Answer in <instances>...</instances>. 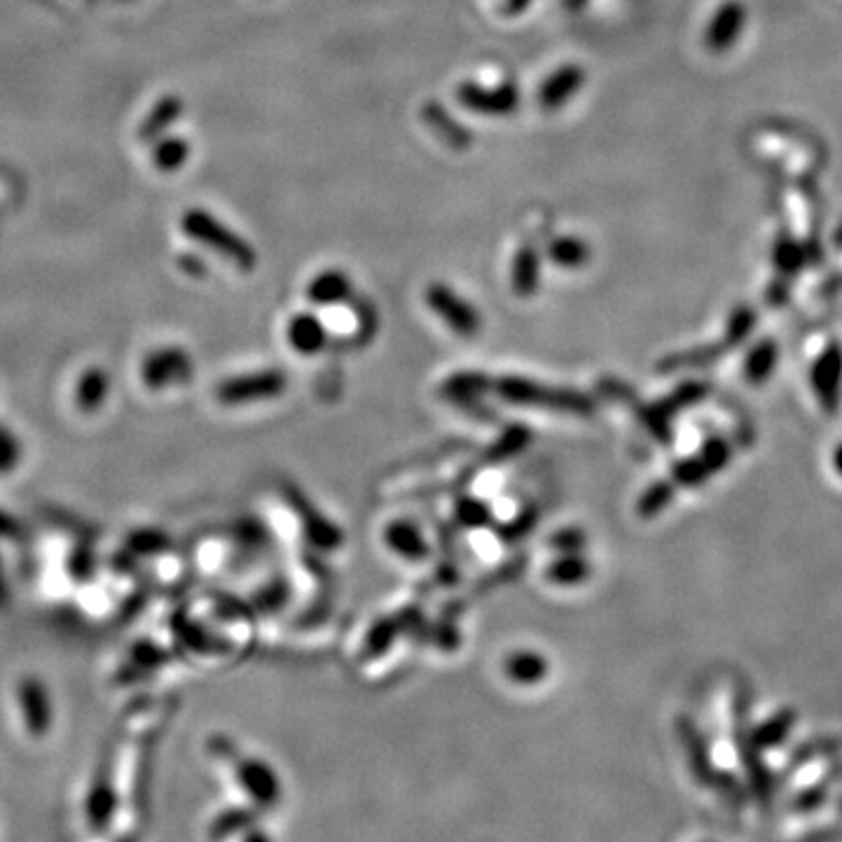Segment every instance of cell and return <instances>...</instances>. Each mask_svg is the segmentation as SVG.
Masks as SVG:
<instances>
[{"mask_svg":"<svg viewBox=\"0 0 842 842\" xmlns=\"http://www.w3.org/2000/svg\"><path fill=\"white\" fill-rule=\"evenodd\" d=\"M492 392L506 403L524 405V408L553 410L557 414L590 417L592 410H595V403H592L585 394L571 392V388L541 384L534 380H524V377L494 380Z\"/></svg>","mask_w":842,"mask_h":842,"instance_id":"1","label":"cell"},{"mask_svg":"<svg viewBox=\"0 0 842 842\" xmlns=\"http://www.w3.org/2000/svg\"><path fill=\"white\" fill-rule=\"evenodd\" d=\"M181 227L187 237H193L201 246L211 248V251H215L218 256L227 258L234 268H239L242 272L256 270L258 256L253 251V246L246 239H242L239 234L230 230L225 223L218 221L213 213L205 209H190L187 213H183Z\"/></svg>","mask_w":842,"mask_h":842,"instance_id":"2","label":"cell"},{"mask_svg":"<svg viewBox=\"0 0 842 842\" xmlns=\"http://www.w3.org/2000/svg\"><path fill=\"white\" fill-rule=\"evenodd\" d=\"M426 307L438 317L449 331H455L461 337H475L482 327V317L473 302H468L463 295L455 288H449L443 281H435L424 290Z\"/></svg>","mask_w":842,"mask_h":842,"instance_id":"3","label":"cell"},{"mask_svg":"<svg viewBox=\"0 0 842 842\" xmlns=\"http://www.w3.org/2000/svg\"><path fill=\"white\" fill-rule=\"evenodd\" d=\"M457 101L475 115L482 117H508L518 111L522 103L520 87L506 81L494 87L480 85L475 81H463L457 87Z\"/></svg>","mask_w":842,"mask_h":842,"instance_id":"4","label":"cell"},{"mask_svg":"<svg viewBox=\"0 0 842 842\" xmlns=\"http://www.w3.org/2000/svg\"><path fill=\"white\" fill-rule=\"evenodd\" d=\"M288 380L284 372L264 370L246 374V377H234L218 386V400L225 405H242V403H256V400H270L284 394Z\"/></svg>","mask_w":842,"mask_h":842,"instance_id":"5","label":"cell"},{"mask_svg":"<svg viewBox=\"0 0 842 842\" xmlns=\"http://www.w3.org/2000/svg\"><path fill=\"white\" fill-rule=\"evenodd\" d=\"M587 83V71L581 64H561L555 69L536 89V103L543 111H559L569 101L579 97Z\"/></svg>","mask_w":842,"mask_h":842,"instance_id":"6","label":"cell"},{"mask_svg":"<svg viewBox=\"0 0 842 842\" xmlns=\"http://www.w3.org/2000/svg\"><path fill=\"white\" fill-rule=\"evenodd\" d=\"M421 120L426 122V127L435 136H438L445 146L455 148V150L471 148V144H473L471 129H466L455 115H449L443 103L426 101L424 108H421Z\"/></svg>","mask_w":842,"mask_h":842,"instance_id":"7","label":"cell"},{"mask_svg":"<svg viewBox=\"0 0 842 842\" xmlns=\"http://www.w3.org/2000/svg\"><path fill=\"white\" fill-rule=\"evenodd\" d=\"M190 377V358L178 349H162L152 354L144 366V380L148 386H164Z\"/></svg>","mask_w":842,"mask_h":842,"instance_id":"8","label":"cell"},{"mask_svg":"<svg viewBox=\"0 0 842 842\" xmlns=\"http://www.w3.org/2000/svg\"><path fill=\"white\" fill-rule=\"evenodd\" d=\"M351 278L342 270H323L307 286V298L317 307H335L349 300Z\"/></svg>","mask_w":842,"mask_h":842,"instance_id":"9","label":"cell"},{"mask_svg":"<svg viewBox=\"0 0 842 842\" xmlns=\"http://www.w3.org/2000/svg\"><path fill=\"white\" fill-rule=\"evenodd\" d=\"M286 335H288V345L302 356H314L327 345L325 325L321 323L319 317L309 314V311H305V314H295L290 319Z\"/></svg>","mask_w":842,"mask_h":842,"instance_id":"10","label":"cell"},{"mask_svg":"<svg viewBox=\"0 0 842 842\" xmlns=\"http://www.w3.org/2000/svg\"><path fill=\"white\" fill-rule=\"evenodd\" d=\"M541 284V253L538 248L532 244H524L518 253H515L512 260V270H510V286L512 293L520 295V298H529L538 290Z\"/></svg>","mask_w":842,"mask_h":842,"instance_id":"11","label":"cell"},{"mask_svg":"<svg viewBox=\"0 0 842 842\" xmlns=\"http://www.w3.org/2000/svg\"><path fill=\"white\" fill-rule=\"evenodd\" d=\"M386 548L403 559H424L429 555V543L419 529L408 520H396L384 529Z\"/></svg>","mask_w":842,"mask_h":842,"instance_id":"12","label":"cell"},{"mask_svg":"<svg viewBox=\"0 0 842 842\" xmlns=\"http://www.w3.org/2000/svg\"><path fill=\"white\" fill-rule=\"evenodd\" d=\"M293 504H295V510H298V515H300V520L305 522V532H307V538L311 543L319 545V548H325V550L339 548L342 534L333 522H327L319 510H314L311 508V504L305 502L302 496H293Z\"/></svg>","mask_w":842,"mask_h":842,"instance_id":"13","label":"cell"},{"mask_svg":"<svg viewBox=\"0 0 842 842\" xmlns=\"http://www.w3.org/2000/svg\"><path fill=\"white\" fill-rule=\"evenodd\" d=\"M504 672L520 685H534L548 677V660L536 651H515L504 663Z\"/></svg>","mask_w":842,"mask_h":842,"instance_id":"14","label":"cell"},{"mask_svg":"<svg viewBox=\"0 0 842 842\" xmlns=\"http://www.w3.org/2000/svg\"><path fill=\"white\" fill-rule=\"evenodd\" d=\"M22 697V707L26 711V726L30 735H45L47 728H50V699H47V693L42 689V683L38 681H26L20 691Z\"/></svg>","mask_w":842,"mask_h":842,"instance_id":"15","label":"cell"},{"mask_svg":"<svg viewBox=\"0 0 842 842\" xmlns=\"http://www.w3.org/2000/svg\"><path fill=\"white\" fill-rule=\"evenodd\" d=\"M590 258V244L583 237H575V234H561L548 244V260L559 270H581Z\"/></svg>","mask_w":842,"mask_h":842,"instance_id":"16","label":"cell"},{"mask_svg":"<svg viewBox=\"0 0 842 842\" xmlns=\"http://www.w3.org/2000/svg\"><path fill=\"white\" fill-rule=\"evenodd\" d=\"M181 113H183V99L181 97L169 94V97L160 99L158 103H154L152 111L148 113V117L144 120V124H140V129H138L140 140H154L158 136H162L166 129L174 127Z\"/></svg>","mask_w":842,"mask_h":842,"instance_id":"17","label":"cell"},{"mask_svg":"<svg viewBox=\"0 0 842 842\" xmlns=\"http://www.w3.org/2000/svg\"><path fill=\"white\" fill-rule=\"evenodd\" d=\"M587 575H590V565L579 553H561L548 567V581L561 587L581 585L587 581Z\"/></svg>","mask_w":842,"mask_h":842,"instance_id":"18","label":"cell"},{"mask_svg":"<svg viewBox=\"0 0 842 842\" xmlns=\"http://www.w3.org/2000/svg\"><path fill=\"white\" fill-rule=\"evenodd\" d=\"M490 388H492V380H487L485 374H478V372L466 374L463 372V374H457V377H451L445 382L443 396L471 405L475 398L485 396Z\"/></svg>","mask_w":842,"mask_h":842,"instance_id":"19","label":"cell"},{"mask_svg":"<svg viewBox=\"0 0 842 842\" xmlns=\"http://www.w3.org/2000/svg\"><path fill=\"white\" fill-rule=\"evenodd\" d=\"M239 779L242 784L251 791L256 798H272L276 793L274 772L260 760H244L239 766Z\"/></svg>","mask_w":842,"mask_h":842,"instance_id":"20","label":"cell"},{"mask_svg":"<svg viewBox=\"0 0 842 842\" xmlns=\"http://www.w3.org/2000/svg\"><path fill=\"white\" fill-rule=\"evenodd\" d=\"M152 160L160 171H164V174H174V171H178L187 160H190V144H187L185 138L169 136L160 140L158 148H154Z\"/></svg>","mask_w":842,"mask_h":842,"instance_id":"21","label":"cell"},{"mask_svg":"<svg viewBox=\"0 0 842 842\" xmlns=\"http://www.w3.org/2000/svg\"><path fill=\"white\" fill-rule=\"evenodd\" d=\"M457 515L466 527H485L492 520L490 506L475 502V498H463L457 508Z\"/></svg>","mask_w":842,"mask_h":842,"instance_id":"22","label":"cell"},{"mask_svg":"<svg viewBox=\"0 0 842 842\" xmlns=\"http://www.w3.org/2000/svg\"><path fill=\"white\" fill-rule=\"evenodd\" d=\"M550 545L559 553H579V550H583V545H585V534L581 532V529H573V527L561 529V532H557L550 538Z\"/></svg>","mask_w":842,"mask_h":842,"instance_id":"23","label":"cell"},{"mask_svg":"<svg viewBox=\"0 0 842 842\" xmlns=\"http://www.w3.org/2000/svg\"><path fill=\"white\" fill-rule=\"evenodd\" d=\"M81 392H83V396H85L83 403L89 400V403L97 405V403L103 398V392H106V380H103V374H101V372H89L87 377L83 380Z\"/></svg>","mask_w":842,"mask_h":842,"instance_id":"24","label":"cell"},{"mask_svg":"<svg viewBox=\"0 0 842 842\" xmlns=\"http://www.w3.org/2000/svg\"><path fill=\"white\" fill-rule=\"evenodd\" d=\"M532 3L534 0H506L504 12L508 14V17H515V14H522L524 10H529V5Z\"/></svg>","mask_w":842,"mask_h":842,"instance_id":"25","label":"cell"},{"mask_svg":"<svg viewBox=\"0 0 842 842\" xmlns=\"http://www.w3.org/2000/svg\"><path fill=\"white\" fill-rule=\"evenodd\" d=\"M181 262H183V268L190 272V274H205V270H207L205 264L199 262V258H195V256H183Z\"/></svg>","mask_w":842,"mask_h":842,"instance_id":"26","label":"cell"},{"mask_svg":"<svg viewBox=\"0 0 842 842\" xmlns=\"http://www.w3.org/2000/svg\"><path fill=\"white\" fill-rule=\"evenodd\" d=\"M561 3H565V8L569 12H581L590 3V0H561Z\"/></svg>","mask_w":842,"mask_h":842,"instance_id":"27","label":"cell"}]
</instances>
